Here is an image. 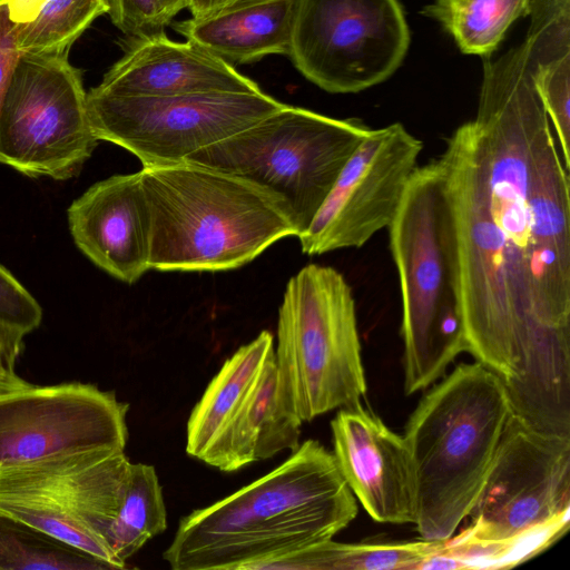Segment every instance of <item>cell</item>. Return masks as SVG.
Returning <instances> with one entry per match:
<instances>
[{
	"mask_svg": "<svg viewBox=\"0 0 570 570\" xmlns=\"http://www.w3.org/2000/svg\"><path fill=\"white\" fill-rule=\"evenodd\" d=\"M466 352L534 397L570 386V178L525 40L483 63L475 117L436 158Z\"/></svg>",
	"mask_w": 570,
	"mask_h": 570,
	"instance_id": "6da1fadb",
	"label": "cell"
},
{
	"mask_svg": "<svg viewBox=\"0 0 570 570\" xmlns=\"http://www.w3.org/2000/svg\"><path fill=\"white\" fill-rule=\"evenodd\" d=\"M356 514L333 453L307 440L266 475L181 518L163 557L174 570H252L333 539Z\"/></svg>",
	"mask_w": 570,
	"mask_h": 570,
	"instance_id": "7a4b0ae2",
	"label": "cell"
},
{
	"mask_svg": "<svg viewBox=\"0 0 570 570\" xmlns=\"http://www.w3.org/2000/svg\"><path fill=\"white\" fill-rule=\"evenodd\" d=\"M0 513L122 569L167 529L156 470L124 450L58 453L0 466Z\"/></svg>",
	"mask_w": 570,
	"mask_h": 570,
	"instance_id": "3957f363",
	"label": "cell"
},
{
	"mask_svg": "<svg viewBox=\"0 0 570 570\" xmlns=\"http://www.w3.org/2000/svg\"><path fill=\"white\" fill-rule=\"evenodd\" d=\"M139 173L150 219V269H234L296 236L278 202L244 178L191 161Z\"/></svg>",
	"mask_w": 570,
	"mask_h": 570,
	"instance_id": "277c9868",
	"label": "cell"
},
{
	"mask_svg": "<svg viewBox=\"0 0 570 570\" xmlns=\"http://www.w3.org/2000/svg\"><path fill=\"white\" fill-rule=\"evenodd\" d=\"M511 416L502 381L458 365L420 401L405 426L420 539L444 541L469 517Z\"/></svg>",
	"mask_w": 570,
	"mask_h": 570,
	"instance_id": "5b68a950",
	"label": "cell"
},
{
	"mask_svg": "<svg viewBox=\"0 0 570 570\" xmlns=\"http://www.w3.org/2000/svg\"><path fill=\"white\" fill-rule=\"evenodd\" d=\"M387 228L402 299L404 392L411 395L466 352L452 219L436 158L416 167Z\"/></svg>",
	"mask_w": 570,
	"mask_h": 570,
	"instance_id": "8992f818",
	"label": "cell"
},
{
	"mask_svg": "<svg viewBox=\"0 0 570 570\" xmlns=\"http://www.w3.org/2000/svg\"><path fill=\"white\" fill-rule=\"evenodd\" d=\"M282 395L302 422L361 403L366 380L345 277L311 264L287 282L274 347Z\"/></svg>",
	"mask_w": 570,
	"mask_h": 570,
	"instance_id": "52a82bcc",
	"label": "cell"
},
{
	"mask_svg": "<svg viewBox=\"0 0 570 570\" xmlns=\"http://www.w3.org/2000/svg\"><path fill=\"white\" fill-rule=\"evenodd\" d=\"M370 130L357 118L337 119L284 105L185 161L233 174L265 189L282 206L298 237Z\"/></svg>",
	"mask_w": 570,
	"mask_h": 570,
	"instance_id": "ba28073f",
	"label": "cell"
},
{
	"mask_svg": "<svg viewBox=\"0 0 570 570\" xmlns=\"http://www.w3.org/2000/svg\"><path fill=\"white\" fill-rule=\"evenodd\" d=\"M68 53H21L0 106V163L29 177L75 176L98 144Z\"/></svg>",
	"mask_w": 570,
	"mask_h": 570,
	"instance_id": "9c48e42d",
	"label": "cell"
},
{
	"mask_svg": "<svg viewBox=\"0 0 570 570\" xmlns=\"http://www.w3.org/2000/svg\"><path fill=\"white\" fill-rule=\"evenodd\" d=\"M87 102L97 139L130 151L142 167L185 161L285 105L264 91L122 97L90 90Z\"/></svg>",
	"mask_w": 570,
	"mask_h": 570,
	"instance_id": "30bf717a",
	"label": "cell"
},
{
	"mask_svg": "<svg viewBox=\"0 0 570 570\" xmlns=\"http://www.w3.org/2000/svg\"><path fill=\"white\" fill-rule=\"evenodd\" d=\"M410 45L399 0H295L287 56L311 82L355 94L390 78Z\"/></svg>",
	"mask_w": 570,
	"mask_h": 570,
	"instance_id": "8fae6325",
	"label": "cell"
},
{
	"mask_svg": "<svg viewBox=\"0 0 570 570\" xmlns=\"http://www.w3.org/2000/svg\"><path fill=\"white\" fill-rule=\"evenodd\" d=\"M570 514V438L511 414L462 532L480 541L523 535Z\"/></svg>",
	"mask_w": 570,
	"mask_h": 570,
	"instance_id": "7c38bea8",
	"label": "cell"
},
{
	"mask_svg": "<svg viewBox=\"0 0 570 570\" xmlns=\"http://www.w3.org/2000/svg\"><path fill=\"white\" fill-rule=\"evenodd\" d=\"M423 142L402 124L372 129L353 153L308 228L302 252L358 248L387 228L417 167Z\"/></svg>",
	"mask_w": 570,
	"mask_h": 570,
	"instance_id": "4fadbf2b",
	"label": "cell"
},
{
	"mask_svg": "<svg viewBox=\"0 0 570 570\" xmlns=\"http://www.w3.org/2000/svg\"><path fill=\"white\" fill-rule=\"evenodd\" d=\"M129 405L94 384L0 391V466L94 449L125 450Z\"/></svg>",
	"mask_w": 570,
	"mask_h": 570,
	"instance_id": "5bb4252c",
	"label": "cell"
},
{
	"mask_svg": "<svg viewBox=\"0 0 570 570\" xmlns=\"http://www.w3.org/2000/svg\"><path fill=\"white\" fill-rule=\"evenodd\" d=\"M333 455L354 497L382 523H414L415 488L403 435L361 403L331 421Z\"/></svg>",
	"mask_w": 570,
	"mask_h": 570,
	"instance_id": "9a60e30c",
	"label": "cell"
},
{
	"mask_svg": "<svg viewBox=\"0 0 570 570\" xmlns=\"http://www.w3.org/2000/svg\"><path fill=\"white\" fill-rule=\"evenodd\" d=\"M67 215L77 247L112 277L132 284L150 269V219L139 171L94 184Z\"/></svg>",
	"mask_w": 570,
	"mask_h": 570,
	"instance_id": "2e32d148",
	"label": "cell"
},
{
	"mask_svg": "<svg viewBox=\"0 0 570 570\" xmlns=\"http://www.w3.org/2000/svg\"><path fill=\"white\" fill-rule=\"evenodd\" d=\"M125 45L124 56L91 91L122 97L263 91L234 66L190 41H173L165 32L127 38Z\"/></svg>",
	"mask_w": 570,
	"mask_h": 570,
	"instance_id": "e0dca14e",
	"label": "cell"
},
{
	"mask_svg": "<svg viewBox=\"0 0 570 570\" xmlns=\"http://www.w3.org/2000/svg\"><path fill=\"white\" fill-rule=\"evenodd\" d=\"M295 0H234L173 29L229 65L287 55Z\"/></svg>",
	"mask_w": 570,
	"mask_h": 570,
	"instance_id": "ac0fdd59",
	"label": "cell"
},
{
	"mask_svg": "<svg viewBox=\"0 0 570 570\" xmlns=\"http://www.w3.org/2000/svg\"><path fill=\"white\" fill-rule=\"evenodd\" d=\"M302 421L285 405L273 354L203 462L234 472L299 445Z\"/></svg>",
	"mask_w": 570,
	"mask_h": 570,
	"instance_id": "d6986e66",
	"label": "cell"
},
{
	"mask_svg": "<svg viewBox=\"0 0 570 570\" xmlns=\"http://www.w3.org/2000/svg\"><path fill=\"white\" fill-rule=\"evenodd\" d=\"M528 17L534 86L570 169V0H531Z\"/></svg>",
	"mask_w": 570,
	"mask_h": 570,
	"instance_id": "ffe728a7",
	"label": "cell"
},
{
	"mask_svg": "<svg viewBox=\"0 0 570 570\" xmlns=\"http://www.w3.org/2000/svg\"><path fill=\"white\" fill-rule=\"evenodd\" d=\"M274 337L261 332L225 360L187 421L186 452L203 461L274 354Z\"/></svg>",
	"mask_w": 570,
	"mask_h": 570,
	"instance_id": "44dd1931",
	"label": "cell"
},
{
	"mask_svg": "<svg viewBox=\"0 0 570 570\" xmlns=\"http://www.w3.org/2000/svg\"><path fill=\"white\" fill-rule=\"evenodd\" d=\"M443 541L341 543L330 539L256 563L252 570H417Z\"/></svg>",
	"mask_w": 570,
	"mask_h": 570,
	"instance_id": "7402d4cb",
	"label": "cell"
},
{
	"mask_svg": "<svg viewBox=\"0 0 570 570\" xmlns=\"http://www.w3.org/2000/svg\"><path fill=\"white\" fill-rule=\"evenodd\" d=\"M531 0H433L424 9L465 55L490 56L509 28L528 17Z\"/></svg>",
	"mask_w": 570,
	"mask_h": 570,
	"instance_id": "603a6c76",
	"label": "cell"
},
{
	"mask_svg": "<svg viewBox=\"0 0 570 570\" xmlns=\"http://www.w3.org/2000/svg\"><path fill=\"white\" fill-rule=\"evenodd\" d=\"M97 570L107 563L0 513V570Z\"/></svg>",
	"mask_w": 570,
	"mask_h": 570,
	"instance_id": "cb8c5ba5",
	"label": "cell"
},
{
	"mask_svg": "<svg viewBox=\"0 0 570 570\" xmlns=\"http://www.w3.org/2000/svg\"><path fill=\"white\" fill-rule=\"evenodd\" d=\"M106 0H49L36 19L18 24L21 53H69L75 41L104 13Z\"/></svg>",
	"mask_w": 570,
	"mask_h": 570,
	"instance_id": "d4e9b609",
	"label": "cell"
},
{
	"mask_svg": "<svg viewBox=\"0 0 570 570\" xmlns=\"http://www.w3.org/2000/svg\"><path fill=\"white\" fill-rule=\"evenodd\" d=\"M41 320L42 309L36 298L0 265V324L26 336Z\"/></svg>",
	"mask_w": 570,
	"mask_h": 570,
	"instance_id": "484cf974",
	"label": "cell"
},
{
	"mask_svg": "<svg viewBox=\"0 0 570 570\" xmlns=\"http://www.w3.org/2000/svg\"><path fill=\"white\" fill-rule=\"evenodd\" d=\"M111 22L127 38L165 32L160 0H106Z\"/></svg>",
	"mask_w": 570,
	"mask_h": 570,
	"instance_id": "4316f807",
	"label": "cell"
},
{
	"mask_svg": "<svg viewBox=\"0 0 570 570\" xmlns=\"http://www.w3.org/2000/svg\"><path fill=\"white\" fill-rule=\"evenodd\" d=\"M20 55L18 24L10 20L6 3L0 0V106Z\"/></svg>",
	"mask_w": 570,
	"mask_h": 570,
	"instance_id": "83f0119b",
	"label": "cell"
},
{
	"mask_svg": "<svg viewBox=\"0 0 570 570\" xmlns=\"http://www.w3.org/2000/svg\"><path fill=\"white\" fill-rule=\"evenodd\" d=\"M10 20L16 24H26L36 19L49 0H3Z\"/></svg>",
	"mask_w": 570,
	"mask_h": 570,
	"instance_id": "f1b7e54d",
	"label": "cell"
},
{
	"mask_svg": "<svg viewBox=\"0 0 570 570\" xmlns=\"http://www.w3.org/2000/svg\"><path fill=\"white\" fill-rule=\"evenodd\" d=\"M23 337L0 324V360L12 371L23 350Z\"/></svg>",
	"mask_w": 570,
	"mask_h": 570,
	"instance_id": "f546056e",
	"label": "cell"
},
{
	"mask_svg": "<svg viewBox=\"0 0 570 570\" xmlns=\"http://www.w3.org/2000/svg\"><path fill=\"white\" fill-rule=\"evenodd\" d=\"M234 0H189L188 10L191 17H199L212 12Z\"/></svg>",
	"mask_w": 570,
	"mask_h": 570,
	"instance_id": "4dcf8cb0",
	"label": "cell"
},
{
	"mask_svg": "<svg viewBox=\"0 0 570 570\" xmlns=\"http://www.w3.org/2000/svg\"><path fill=\"white\" fill-rule=\"evenodd\" d=\"M189 0H160L163 16L167 24L181 10L188 8Z\"/></svg>",
	"mask_w": 570,
	"mask_h": 570,
	"instance_id": "1f68e13d",
	"label": "cell"
},
{
	"mask_svg": "<svg viewBox=\"0 0 570 570\" xmlns=\"http://www.w3.org/2000/svg\"><path fill=\"white\" fill-rule=\"evenodd\" d=\"M0 383L7 384L13 389L29 386L30 383L19 377L14 371L8 368L0 360Z\"/></svg>",
	"mask_w": 570,
	"mask_h": 570,
	"instance_id": "d6a6232c",
	"label": "cell"
},
{
	"mask_svg": "<svg viewBox=\"0 0 570 570\" xmlns=\"http://www.w3.org/2000/svg\"><path fill=\"white\" fill-rule=\"evenodd\" d=\"M16 390L7 384L0 383V391Z\"/></svg>",
	"mask_w": 570,
	"mask_h": 570,
	"instance_id": "836d02e7",
	"label": "cell"
}]
</instances>
